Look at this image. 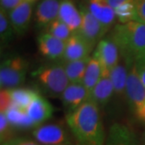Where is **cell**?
Segmentation results:
<instances>
[{
    "instance_id": "ac0fdd59",
    "label": "cell",
    "mask_w": 145,
    "mask_h": 145,
    "mask_svg": "<svg viewBox=\"0 0 145 145\" xmlns=\"http://www.w3.org/2000/svg\"><path fill=\"white\" fill-rule=\"evenodd\" d=\"M120 60L121 61L111 70L110 79L114 87V96L123 99L126 94V84L131 66H129L123 59L120 58Z\"/></svg>"
},
{
    "instance_id": "277c9868",
    "label": "cell",
    "mask_w": 145,
    "mask_h": 145,
    "mask_svg": "<svg viewBox=\"0 0 145 145\" xmlns=\"http://www.w3.org/2000/svg\"><path fill=\"white\" fill-rule=\"evenodd\" d=\"M28 66L26 59L18 55L4 59L0 67L1 89L18 88L26 80Z\"/></svg>"
},
{
    "instance_id": "3957f363",
    "label": "cell",
    "mask_w": 145,
    "mask_h": 145,
    "mask_svg": "<svg viewBox=\"0 0 145 145\" xmlns=\"http://www.w3.org/2000/svg\"><path fill=\"white\" fill-rule=\"evenodd\" d=\"M44 92L52 98L61 96L64 90L69 85V81L63 61L43 65L32 72Z\"/></svg>"
},
{
    "instance_id": "52a82bcc",
    "label": "cell",
    "mask_w": 145,
    "mask_h": 145,
    "mask_svg": "<svg viewBox=\"0 0 145 145\" xmlns=\"http://www.w3.org/2000/svg\"><path fill=\"white\" fill-rule=\"evenodd\" d=\"M79 10L82 16V22L78 32L93 48L103 40V37L107 31L103 25L89 11L86 7L81 6Z\"/></svg>"
},
{
    "instance_id": "484cf974",
    "label": "cell",
    "mask_w": 145,
    "mask_h": 145,
    "mask_svg": "<svg viewBox=\"0 0 145 145\" xmlns=\"http://www.w3.org/2000/svg\"><path fill=\"white\" fill-rule=\"evenodd\" d=\"M15 31L10 24L8 13L3 9L0 10V38L1 44H5L10 42Z\"/></svg>"
},
{
    "instance_id": "7c38bea8",
    "label": "cell",
    "mask_w": 145,
    "mask_h": 145,
    "mask_svg": "<svg viewBox=\"0 0 145 145\" xmlns=\"http://www.w3.org/2000/svg\"><path fill=\"white\" fill-rule=\"evenodd\" d=\"M89 95L88 90L82 82L69 83L61 94V99L65 110H67L68 113H70L87 101Z\"/></svg>"
},
{
    "instance_id": "d4e9b609",
    "label": "cell",
    "mask_w": 145,
    "mask_h": 145,
    "mask_svg": "<svg viewBox=\"0 0 145 145\" xmlns=\"http://www.w3.org/2000/svg\"><path fill=\"white\" fill-rule=\"evenodd\" d=\"M116 18L121 24H127L131 21H136L135 2L125 3L114 8Z\"/></svg>"
},
{
    "instance_id": "1f68e13d",
    "label": "cell",
    "mask_w": 145,
    "mask_h": 145,
    "mask_svg": "<svg viewBox=\"0 0 145 145\" xmlns=\"http://www.w3.org/2000/svg\"><path fill=\"white\" fill-rule=\"evenodd\" d=\"M135 67L141 82L145 86V56L135 61Z\"/></svg>"
},
{
    "instance_id": "603a6c76",
    "label": "cell",
    "mask_w": 145,
    "mask_h": 145,
    "mask_svg": "<svg viewBox=\"0 0 145 145\" xmlns=\"http://www.w3.org/2000/svg\"><path fill=\"white\" fill-rule=\"evenodd\" d=\"M13 104L20 108L27 110L32 101L39 94L36 91L27 88H16L10 89Z\"/></svg>"
},
{
    "instance_id": "8992f818",
    "label": "cell",
    "mask_w": 145,
    "mask_h": 145,
    "mask_svg": "<svg viewBox=\"0 0 145 145\" xmlns=\"http://www.w3.org/2000/svg\"><path fill=\"white\" fill-rule=\"evenodd\" d=\"M32 135L41 145H64L71 143L67 131L57 123L40 125L32 131Z\"/></svg>"
},
{
    "instance_id": "44dd1931",
    "label": "cell",
    "mask_w": 145,
    "mask_h": 145,
    "mask_svg": "<svg viewBox=\"0 0 145 145\" xmlns=\"http://www.w3.org/2000/svg\"><path fill=\"white\" fill-rule=\"evenodd\" d=\"M5 114L13 127L24 129L36 127L31 118L28 116L26 110L20 108L15 104L6 111Z\"/></svg>"
},
{
    "instance_id": "74e56055",
    "label": "cell",
    "mask_w": 145,
    "mask_h": 145,
    "mask_svg": "<svg viewBox=\"0 0 145 145\" xmlns=\"http://www.w3.org/2000/svg\"><path fill=\"white\" fill-rule=\"evenodd\" d=\"M1 145H8L7 143H3V144H1Z\"/></svg>"
},
{
    "instance_id": "ba28073f",
    "label": "cell",
    "mask_w": 145,
    "mask_h": 145,
    "mask_svg": "<svg viewBox=\"0 0 145 145\" xmlns=\"http://www.w3.org/2000/svg\"><path fill=\"white\" fill-rule=\"evenodd\" d=\"M93 56L97 57L101 63L103 69V73H110L111 70L119 64L120 52L112 38L109 37L103 39L98 44Z\"/></svg>"
},
{
    "instance_id": "cb8c5ba5",
    "label": "cell",
    "mask_w": 145,
    "mask_h": 145,
    "mask_svg": "<svg viewBox=\"0 0 145 145\" xmlns=\"http://www.w3.org/2000/svg\"><path fill=\"white\" fill-rule=\"evenodd\" d=\"M45 30V32L65 42L67 41L72 34L70 28L59 19L53 21L51 24L47 27Z\"/></svg>"
},
{
    "instance_id": "4dcf8cb0",
    "label": "cell",
    "mask_w": 145,
    "mask_h": 145,
    "mask_svg": "<svg viewBox=\"0 0 145 145\" xmlns=\"http://www.w3.org/2000/svg\"><path fill=\"white\" fill-rule=\"evenodd\" d=\"M25 0H0L1 9L9 13L10 10L15 9L17 6L20 5Z\"/></svg>"
},
{
    "instance_id": "4316f807",
    "label": "cell",
    "mask_w": 145,
    "mask_h": 145,
    "mask_svg": "<svg viewBox=\"0 0 145 145\" xmlns=\"http://www.w3.org/2000/svg\"><path fill=\"white\" fill-rule=\"evenodd\" d=\"M13 127L10 124L5 113L0 114V139L1 144L7 143L13 139Z\"/></svg>"
},
{
    "instance_id": "d6986e66",
    "label": "cell",
    "mask_w": 145,
    "mask_h": 145,
    "mask_svg": "<svg viewBox=\"0 0 145 145\" xmlns=\"http://www.w3.org/2000/svg\"><path fill=\"white\" fill-rule=\"evenodd\" d=\"M105 145H135V136L127 126L114 123L109 130Z\"/></svg>"
},
{
    "instance_id": "9a60e30c",
    "label": "cell",
    "mask_w": 145,
    "mask_h": 145,
    "mask_svg": "<svg viewBox=\"0 0 145 145\" xmlns=\"http://www.w3.org/2000/svg\"><path fill=\"white\" fill-rule=\"evenodd\" d=\"M26 110L36 127L50 119L53 114L52 104L40 94L36 96Z\"/></svg>"
},
{
    "instance_id": "30bf717a",
    "label": "cell",
    "mask_w": 145,
    "mask_h": 145,
    "mask_svg": "<svg viewBox=\"0 0 145 145\" xmlns=\"http://www.w3.org/2000/svg\"><path fill=\"white\" fill-rule=\"evenodd\" d=\"M93 49V48L78 31L72 32V36L69 37L65 44L62 61H72L89 57V54Z\"/></svg>"
},
{
    "instance_id": "5b68a950",
    "label": "cell",
    "mask_w": 145,
    "mask_h": 145,
    "mask_svg": "<svg viewBox=\"0 0 145 145\" xmlns=\"http://www.w3.org/2000/svg\"><path fill=\"white\" fill-rule=\"evenodd\" d=\"M125 98L130 108L136 114L145 106V86L136 72L135 64L129 69Z\"/></svg>"
},
{
    "instance_id": "ffe728a7",
    "label": "cell",
    "mask_w": 145,
    "mask_h": 145,
    "mask_svg": "<svg viewBox=\"0 0 145 145\" xmlns=\"http://www.w3.org/2000/svg\"><path fill=\"white\" fill-rule=\"evenodd\" d=\"M103 72V69L99 60L93 55V57H90L89 61L84 78L82 82L83 86L88 90L89 93L91 92V90L94 88V86L102 78Z\"/></svg>"
},
{
    "instance_id": "2e32d148",
    "label": "cell",
    "mask_w": 145,
    "mask_h": 145,
    "mask_svg": "<svg viewBox=\"0 0 145 145\" xmlns=\"http://www.w3.org/2000/svg\"><path fill=\"white\" fill-rule=\"evenodd\" d=\"M58 19L65 23L72 32H77L80 30L82 16L72 0H61Z\"/></svg>"
},
{
    "instance_id": "d6a6232c",
    "label": "cell",
    "mask_w": 145,
    "mask_h": 145,
    "mask_svg": "<svg viewBox=\"0 0 145 145\" xmlns=\"http://www.w3.org/2000/svg\"><path fill=\"white\" fill-rule=\"evenodd\" d=\"M109 3V4L113 8H116L119 5L125 3H128V2H135V0H106Z\"/></svg>"
},
{
    "instance_id": "f546056e",
    "label": "cell",
    "mask_w": 145,
    "mask_h": 145,
    "mask_svg": "<svg viewBox=\"0 0 145 145\" xmlns=\"http://www.w3.org/2000/svg\"><path fill=\"white\" fill-rule=\"evenodd\" d=\"M8 145H41L37 141L27 137H16L7 142Z\"/></svg>"
},
{
    "instance_id": "7402d4cb",
    "label": "cell",
    "mask_w": 145,
    "mask_h": 145,
    "mask_svg": "<svg viewBox=\"0 0 145 145\" xmlns=\"http://www.w3.org/2000/svg\"><path fill=\"white\" fill-rule=\"evenodd\" d=\"M90 57H87L77 61L63 62L69 82L76 83L82 82Z\"/></svg>"
},
{
    "instance_id": "f1b7e54d",
    "label": "cell",
    "mask_w": 145,
    "mask_h": 145,
    "mask_svg": "<svg viewBox=\"0 0 145 145\" xmlns=\"http://www.w3.org/2000/svg\"><path fill=\"white\" fill-rule=\"evenodd\" d=\"M136 21L145 24V0H135Z\"/></svg>"
},
{
    "instance_id": "4fadbf2b",
    "label": "cell",
    "mask_w": 145,
    "mask_h": 145,
    "mask_svg": "<svg viewBox=\"0 0 145 145\" xmlns=\"http://www.w3.org/2000/svg\"><path fill=\"white\" fill-rule=\"evenodd\" d=\"M60 0H42L36 7L35 22L39 28H46L58 19Z\"/></svg>"
},
{
    "instance_id": "d590c367",
    "label": "cell",
    "mask_w": 145,
    "mask_h": 145,
    "mask_svg": "<svg viewBox=\"0 0 145 145\" xmlns=\"http://www.w3.org/2000/svg\"><path fill=\"white\" fill-rule=\"evenodd\" d=\"M25 1H28V2H31V3H34V2L36 1V0H25Z\"/></svg>"
},
{
    "instance_id": "8fae6325",
    "label": "cell",
    "mask_w": 145,
    "mask_h": 145,
    "mask_svg": "<svg viewBox=\"0 0 145 145\" xmlns=\"http://www.w3.org/2000/svg\"><path fill=\"white\" fill-rule=\"evenodd\" d=\"M32 8L33 3L24 1L8 13L10 24L16 34L23 36L26 33L31 22Z\"/></svg>"
},
{
    "instance_id": "7a4b0ae2",
    "label": "cell",
    "mask_w": 145,
    "mask_h": 145,
    "mask_svg": "<svg viewBox=\"0 0 145 145\" xmlns=\"http://www.w3.org/2000/svg\"><path fill=\"white\" fill-rule=\"evenodd\" d=\"M110 37L119 48L120 58L129 66L145 56V24L131 21L118 24Z\"/></svg>"
},
{
    "instance_id": "9c48e42d",
    "label": "cell",
    "mask_w": 145,
    "mask_h": 145,
    "mask_svg": "<svg viewBox=\"0 0 145 145\" xmlns=\"http://www.w3.org/2000/svg\"><path fill=\"white\" fill-rule=\"evenodd\" d=\"M66 42L57 39L47 32L41 33L37 37L38 49L44 57L52 61H61L65 49Z\"/></svg>"
},
{
    "instance_id": "83f0119b",
    "label": "cell",
    "mask_w": 145,
    "mask_h": 145,
    "mask_svg": "<svg viewBox=\"0 0 145 145\" xmlns=\"http://www.w3.org/2000/svg\"><path fill=\"white\" fill-rule=\"evenodd\" d=\"M12 105H13V100L10 94V89H1V92H0V111L1 113H5Z\"/></svg>"
},
{
    "instance_id": "836d02e7",
    "label": "cell",
    "mask_w": 145,
    "mask_h": 145,
    "mask_svg": "<svg viewBox=\"0 0 145 145\" xmlns=\"http://www.w3.org/2000/svg\"><path fill=\"white\" fill-rule=\"evenodd\" d=\"M137 115H138V117H139L141 120H143V121H144L145 122V106L137 113Z\"/></svg>"
},
{
    "instance_id": "e575fe53",
    "label": "cell",
    "mask_w": 145,
    "mask_h": 145,
    "mask_svg": "<svg viewBox=\"0 0 145 145\" xmlns=\"http://www.w3.org/2000/svg\"><path fill=\"white\" fill-rule=\"evenodd\" d=\"M141 145H145V132L143 135V137H142V143H141Z\"/></svg>"
},
{
    "instance_id": "5bb4252c",
    "label": "cell",
    "mask_w": 145,
    "mask_h": 145,
    "mask_svg": "<svg viewBox=\"0 0 145 145\" xmlns=\"http://www.w3.org/2000/svg\"><path fill=\"white\" fill-rule=\"evenodd\" d=\"M86 8L108 31L116 19L114 9L106 0H87Z\"/></svg>"
},
{
    "instance_id": "e0dca14e",
    "label": "cell",
    "mask_w": 145,
    "mask_h": 145,
    "mask_svg": "<svg viewBox=\"0 0 145 145\" xmlns=\"http://www.w3.org/2000/svg\"><path fill=\"white\" fill-rule=\"evenodd\" d=\"M114 96V87L110 79V73H103V77L89 95V100L103 107Z\"/></svg>"
},
{
    "instance_id": "6da1fadb",
    "label": "cell",
    "mask_w": 145,
    "mask_h": 145,
    "mask_svg": "<svg viewBox=\"0 0 145 145\" xmlns=\"http://www.w3.org/2000/svg\"><path fill=\"white\" fill-rule=\"evenodd\" d=\"M66 122L81 145H104L105 131L99 106L90 100L68 113Z\"/></svg>"
},
{
    "instance_id": "8d00e7d4",
    "label": "cell",
    "mask_w": 145,
    "mask_h": 145,
    "mask_svg": "<svg viewBox=\"0 0 145 145\" xmlns=\"http://www.w3.org/2000/svg\"><path fill=\"white\" fill-rule=\"evenodd\" d=\"M64 145H75V144H73L72 142H71V143H69V144H64Z\"/></svg>"
}]
</instances>
